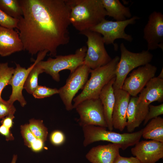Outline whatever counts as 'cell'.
<instances>
[{
	"label": "cell",
	"mask_w": 163,
	"mask_h": 163,
	"mask_svg": "<svg viewBox=\"0 0 163 163\" xmlns=\"http://www.w3.org/2000/svg\"><path fill=\"white\" fill-rule=\"evenodd\" d=\"M23 15L17 28L23 50L32 56L47 51L55 56L58 48L69 42L70 9L66 0H19Z\"/></svg>",
	"instance_id": "cell-1"
},
{
	"label": "cell",
	"mask_w": 163,
	"mask_h": 163,
	"mask_svg": "<svg viewBox=\"0 0 163 163\" xmlns=\"http://www.w3.org/2000/svg\"><path fill=\"white\" fill-rule=\"evenodd\" d=\"M70 24L79 33L97 25L107 16L101 0H66Z\"/></svg>",
	"instance_id": "cell-2"
},
{
	"label": "cell",
	"mask_w": 163,
	"mask_h": 163,
	"mask_svg": "<svg viewBox=\"0 0 163 163\" xmlns=\"http://www.w3.org/2000/svg\"><path fill=\"white\" fill-rule=\"evenodd\" d=\"M120 57L115 56L105 65L94 69H91V76L81 92L74 98L73 109L79 103L87 99L99 98L103 87L115 77L116 70Z\"/></svg>",
	"instance_id": "cell-3"
},
{
	"label": "cell",
	"mask_w": 163,
	"mask_h": 163,
	"mask_svg": "<svg viewBox=\"0 0 163 163\" xmlns=\"http://www.w3.org/2000/svg\"><path fill=\"white\" fill-rule=\"evenodd\" d=\"M82 128L85 147L95 142L106 141L119 145L123 150L135 145L139 141L143 131L142 129L134 132L120 133L107 130L106 128L91 125L83 126Z\"/></svg>",
	"instance_id": "cell-4"
},
{
	"label": "cell",
	"mask_w": 163,
	"mask_h": 163,
	"mask_svg": "<svg viewBox=\"0 0 163 163\" xmlns=\"http://www.w3.org/2000/svg\"><path fill=\"white\" fill-rule=\"evenodd\" d=\"M120 47L121 56L116 70L115 80L113 85L114 90L122 89L130 72L137 67L149 63L153 58V55L147 50L133 52L129 50L123 43Z\"/></svg>",
	"instance_id": "cell-5"
},
{
	"label": "cell",
	"mask_w": 163,
	"mask_h": 163,
	"mask_svg": "<svg viewBox=\"0 0 163 163\" xmlns=\"http://www.w3.org/2000/svg\"><path fill=\"white\" fill-rule=\"evenodd\" d=\"M87 47L84 46L77 49L74 54L56 56L55 58H49L46 61H41L38 64L46 73L56 82L60 80L59 72L68 70L71 73L78 67L84 64Z\"/></svg>",
	"instance_id": "cell-6"
},
{
	"label": "cell",
	"mask_w": 163,
	"mask_h": 163,
	"mask_svg": "<svg viewBox=\"0 0 163 163\" xmlns=\"http://www.w3.org/2000/svg\"><path fill=\"white\" fill-rule=\"evenodd\" d=\"M87 38V50L84 64L94 69L110 62L112 59L107 53L102 35L90 30L79 33Z\"/></svg>",
	"instance_id": "cell-7"
},
{
	"label": "cell",
	"mask_w": 163,
	"mask_h": 163,
	"mask_svg": "<svg viewBox=\"0 0 163 163\" xmlns=\"http://www.w3.org/2000/svg\"><path fill=\"white\" fill-rule=\"evenodd\" d=\"M139 19V18L136 16L121 21H113L105 19L90 30L101 34L105 44H112L114 50L117 51L118 46L114 43L115 40L121 39L131 42L133 39L132 36L126 34L125 30L127 26L135 24L136 20Z\"/></svg>",
	"instance_id": "cell-8"
},
{
	"label": "cell",
	"mask_w": 163,
	"mask_h": 163,
	"mask_svg": "<svg viewBox=\"0 0 163 163\" xmlns=\"http://www.w3.org/2000/svg\"><path fill=\"white\" fill-rule=\"evenodd\" d=\"M91 69L85 64L78 67L67 79L65 84L59 89L58 94L66 110L73 109L74 97L81 89H83L88 80Z\"/></svg>",
	"instance_id": "cell-9"
},
{
	"label": "cell",
	"mask_w": 163,
	"mask_h": 163,
	"mask_svg": "<svg viewBox=\"0 0 163 163\" xmlns=\"http://www.w3.org/2000/svg\"><path fill=\"white\" fill-rule=\"evenodd\" d=\"M75 109L79 115L78 123L82 127L91 125L107 128L102 104L99 98L85 100Z\"/></svg>",
	"instance_id": "cell-10"
},
{
	"label": "cell",
	"mask_w": 163,
	"mask_h": 163,
	"mask_svg": "<svg viewBox=\"0 0 163 163\" xmlns=\"http://www.w3.org/2000/svg\"><path fill=\"white\" fill-rule=\"evenodd\" d=\"M48 53L46 50L39 52L34 63L27 69L22 67L19 64H16V67L8 83V85L12 87V91L9 99L7 101L8 102L13 104L15 101H17L22 107L26 105L27 102L23 95L22 91L26 78L35 65L42 60Z\"/></svg>",
	"instance_id": "cell-11"
},
{
	"label": "cell",
	"mask_w": 163,
	"mask_h": 163,
	"mask_svg": "<svg viewBox=\"0 0 163 163\" xmlns=\"http://www.w3.org/2000/svg\"><path fill=\"white\" fill-rule=\"evenodd\" d=\"M157 67L148 63L134 69L125 80L122 89L133 97L137 96L148 82L155 77Z\"/></svg>",
	"instance_id": "cell-12"
},
{
	"label": "cell",
	"mask_w": 163,
	"mask_h": 163,
	"mask_svg": "<svg viewBox=\"0 0 163 163\" xmlns=\"http://www.w3.org/2000/svg\"><path fill=\"white\" fill-rule=\"evenodd\" d=\"M143 38L147 43V50L158 48L163 50V14L154 11L149 16L143 29Z\"/></svg>",
	"instance_id": "cell-13"
},
{
	"label": "cell",
	"mask_w": 163,
	"mask_h": 163,
	"mask_svg": "<svg viewBox=\"0 0 163 163\" xmlns=\"http://www.w3.org/2000/svg\"><path fill=\"white\" fill-rule=\"evenodd\" d=\"M135 145L131 149V153L141 163H155L163 158V142L142 140Z\"/></svg>",
	"instance_id": "cell-14"
},
{
	"label": "cell",
	"mask_w": 163,
	"mask_h": 163,
	"mask_svg": "<svg viewBox=\"0 0 163 163\" xmlns=\"http://www.w3.org/2000/svg\"><path fill=\"white\" fill-rule=\"evenodd\" d=\"M115 101L112 115L113 128L123 131L127 124L126 112L130 95L122 89L114 90Z\"/></svg>",
	"instance_id": "cell-15"
},
{
	"label": "cell",
	"mask_w": 163,
	"mask_h": 163,
	"mask_svg": "<svg viewBox=\"0 0 163 163\" xmlns=\"http://www.w3.org/2000/svg\"><path fill=\"white\" fill-rule=\"evenodd\" d=\"M22 50L23 45L18 32L0 26V56H7Z\"/></svg>",
	"instance_id": "cell-16"
},
{
	"label": "cell",
	"mask_w": 163,
	"mask_h": 163,
	"mask_svg": "<svg viewBox=\"0 0 163 163\" xmlns=\"http://www.w3.org/2000/svg\"><path fill=\"white\" fill-rule=\"evenodd\" d=\"M120 146L115 144L100 145L91 148L86 154V159L91 163H114L120 155Z\"/></svg>",
	"instance_id": "cell-17"
},
{
	"label": "cell",
	"mask_w": 163,
	"mask_h": 163,
	"mask_svg": "<svg viewBox=\"0 0 163 163\" xmlns=\"http://www.w3.org/2000/svg\"><path fill=\"white\" fill-rule=\"evenodd\" d=\"M138 97L130 98L126 112V127L131 133L145 120L149 111V106L138 101Z\"/></svg>",
	"instance_id": "cell-18"
},
{
	"label": "cell",
	"mask_w": 163,
	"mask_h": 163,
	"mask_svg": "<svg viewBox=\"0 0 163 163\" xmlns=\"http://www.w3.org/2000/svg\"><path fill=\"white\" fill-rule=\"evenodd\" d=\"M138 97L139 102L149 106L154 101H163V79L154 77L147 83Z\"/></svg>",
	"instance_id": "cell-19"
},
{
	"label": "cell",
	"mask_w": 163,
	"mask_h": 163,
	"mask_svg": "<svg viewBox=\"0 0 163 163\" xmlns=\"http://www.w3.org/2000/svg\"><path fill=\"white\" fill-rule=\"evenodd\" d=\"M115 77L112 78L103 87L99 98L102 104L104 116L108 130L112 131V115L115 101L113 85Z\"/></svg>",
	"instance_id": "cell-20"
},
{
	"label": "cell",
	"mask_w": 163,
	"mask_h": 163,
	"mask_svg": "<svg viewBox=\"0 0 163 163\" xmlns=\"http://www.w3.org/2000/svg\"><path fill=\"white\" fill-rule=\"evenodd\" d=\"M107 16L116 21H121L129 19L132 14L129 8L123 5L119 0H101Z\"/></svg>",
	"instance_id": "cell-21"
},
{
	"label": "cell",
	"mask_w": 163,
	"mask_h": 163,
	"mask_svg": "<svg viewBox=\"0 0 163 163\" xmlns=\"http://www.w3.org/2000/svg\"><path fill=\"white\" fill-rule=\"evenodd\" d=\"M142 137L163 142V118L158 117L151 120L143 128Z\"/></svg>",
	"instance_id": "cell-22"
},
{
	"label": "cell",
	"mask_w": 163,
	"mask_h": 163,
	"mask_svg": "<svg viewBox=\"0 0 163 163\" xmlns=\"http://www.w3.org/2000/svg\"><path fill=\"white\" fill-rule=\"evenodd\" d=\"M0 9L15 18L19 19L23 15L19 0H0Z\"/></svg>",
	"instance_id": "cell-23"
},
{
	"label": "cell",
	"mask_w": 163,
	"mask_h": 163,
	"mask_svg": "<svg viewBox=\"0 0 163 163\" xmlns=\"http://www.w3.org/2000/svg\"><path fill=\"white\" fill-rule=\"evenodd\" d=\"M38 62L35 65L29 72L24 85V88L30 94H32L38 85V77L39 75L44 72Z\"/></svg>",
	"instance_id": "cell-24"
},
{
	"label": "cell",
	"mask_w": 163,
	"mask_h": 163,
	"mask_svg": "<svg viewBox=\"0 0 163 163\" xmlns=\"http://www.w3.org/2000/svg\"><path fill=\"white\" fill-rule=\"evenodd\" d=\"M28 124L31 131L37 139L44 142L46 140L48 129L44 125L43 120L32 118L29 120Z\"/></svg>",
	"instance_id": "cell-25"
},
{
	"label": "cell",
	"mask_w": 163,
	"mask_h": 163,
	"mask_svg": "<svg viewBox=\"0 0 163 163\" xmlns=\"http://www.w3.org/2000/svg\"><path fill=\"white\" fill-rule=\"evenodd\" d=\"M14 69L9 66L8 62L0 63V97L3 89L8 85Z\"/></svg>",
	"instance_id": "cell-26"
},
{
	"label": "cell",
	"mask_w": 163,
	"mask_h": 163,
	"mask_svg": "<svg viewBox=\"0 0 163 163\" xmlns=\"http://www.w3.org/2000/svg\"><path fill=\"white\" fill-rule=\"evenodd\" d=\"M58 93L59 89L56 88L38 85L32 94L36 98L41 99L50 97Z\"/></svg>",
	"instance_id": "cell-27"
},
{
	"label": "cell",
	"mask_w": 163,
	"mask_h": 163,
	"mask_svg": "<svg viewBox=\"0 0 163 163\" xmlns=\"http://www.w3.org/2000/svg\"><path fill=\"white\" fill-rule=\"evenodd\" d=\"M18 19L12 18L0 9V26L9 29L16 28Z\"/></svg>",
	"instance_id": "cell-28"
},
{
	"label": "cell",
	"mask_w": 163,
	"mask_h": 163,
	"mask_svg": "<svg viewBox=\"0 0 163 163\" xmlns=\"http://www.w3.org/2000/svg\"><path fill=\"white\" fill-rule=\"evenodd\" d=\"M21 133L24 140V144L30 148L32 143L37 139L31 131L28 124H25L20 126Z\"/></svg>",
	"instance_id": "cell-29"
},
{
	"label": "cell",
	"mask_w": 163,
	"mask_h": 163,
	"mask_svg": "<svg viewBox=\"0 0 163 163\" xmlns=\"http://www.w3.org/2000/svg\"><path fill=\"white\" fill-rule=\"evenodd\" d=\"M148 112L144 121V125L152 119L159 117L163 114V103L156 106L150 104Z\"/></svg>",
	"instance_id": "cell-30"
},
{
	"label": "cell",
	"mask_w": 163,
	"mask_h": 163,
	"mask_svg": "<svg viewBox=\"0 0 163 163\" xmlns=\"http://www.w3.org/2000/svg\"><path fill=\"white\" fill-rule=\"evenodd\" d=\"M16 109L13 104L9 103L0 97V119L10 114H14Z\"/></svg>",
	"instance_id": "cell-31"
},
{
	"label": "cell",
	"mask_w": 163,
	"mask_h": 163,
	"mask_svg": "<svg viewBox=\"0 0 163 163\" xmlns=\"http://www.w3.org/2000/svg\"><path fill=\"white\" fill-rule=\"evenodd\" d=\"M51 143L55 146H59L63 144L66 140L64 134L59 130H55L53 131L50 136Z\"/></svg>",
	"instance_id": "cell-32"
},
{
	"label": "cell",
	"mask_w": 163,
	"mask_h": 163,
	"mask_svg": "<svg viewBox=\"0 0 163 163\" xmlns=\"http://www.w3.org/2000/svg\"><path fill=\"white\" fill-rule=\"evenodd\" d=\"M114 163H141L136 157H126L119 155L116 158Z\"/></svg>",
	"instance_id": "cell-33"
},
{
	"label": "cell",
	"mask_w": 163,
	"mask_h": 163,
	"mask_svg": "<svg viewBox=\"0 0 163 163\" xmlns=\"http://www.w3.org/2000/svg\"><path fill=\"white\" fill-rule=\"evenodd\" d=\"M0 134L5 136L7 141L13 140L14 139L10 129L2 125L0 126Z\"/></svg>",
	"instance_id": "cell-34"
},
{
	"label": "cell",
	"mask_w": 163,
	"mask_h": 163,
	"mask_svg": "<svg viewBox=\"0 0 163 163\" xmlns=\"http://www.w3.org/2000/svg\"><path fill=\"white\" fill-rule=\"evenodd\" d=\"M14 118V114H10L2 119L0 122L2 125L10 129L13 126V120Z\"/></svg>",
	"instance_id": "cell-35"
},
{
	"label": "cell",
	"mask_w": 163,
	"mask_h": 163,
	"mask_svg": "<svg viewBox=\"0 0 163 163\" xmlns=\"http://www.w3.org/2000/svg\"><path fill=\"white\" fill-rule=\"evenodd\" d=\"M44 142L42 140L37 139L32 144L30 148L34 152H39L43 149Z\"/></svg>",
	"instance_id": "cell-36"
},
{
	"label": "cell",
	"mask_w": 163,
	"mask_h": 163,
	"mask_svg": "<svg viewBox=\"0 0 163 163\" xmlns=\"http://www.w3.org/2000/svg\"><path fill=\"white\" fill-rule=\"evenodd\" d=\"M18 158L17 155H14L11 163H16Z\"/></svg>",
	"instance_id": "cell-37"
},
{
	"label": "cell",
	"mask_w": 163,
	"mask_h": 163,
	"mask_svg": "<svg viewBox=\"0 0 163 163\" xmlns=\"http://www.w3.org/2000/svg\"><path fill=\"white\" fill-rule=\"evenodd\" d=\"M157 77L163 79V68H162V69L161 70V71L160 74H159V75H158V76Z\"/></svg>",
	"instance_id": "cell-38"
}]
</instances>
